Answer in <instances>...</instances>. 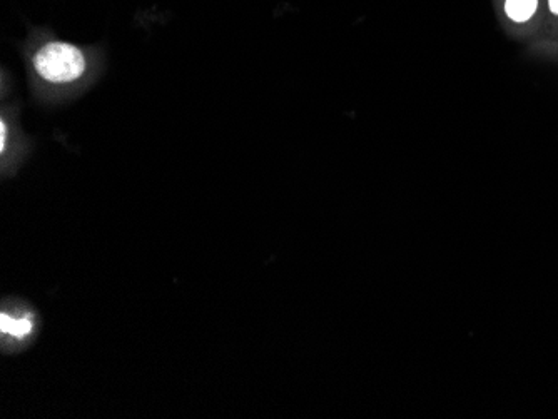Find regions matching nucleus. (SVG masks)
Masks as SVG:
<instances>
[{
	"mask_svg": "<svg viewBox=\"0 0 558 419\" xmlns=\"http://www.w3.org/2000/svg\"><path fill=\"white\" fill-rule=\"evenodd\" d=\"M34 66L46 81L71 82L82 76L86 62L77 47L66 42H51L37 52Z\"/></svg>",
	"mask_w": 558,
	"mask_h": 419,
	"instance_id": "f257e3e1",
	"label": "nucleus"
},
{
	"mask_svg": "<svg viewBox=\"0 0 558 419\" xmlns=\"http://www.w3.org/2000/svg\"><path fill=\"white\" fill-rule=\"evenodd\" d=\"M0 132H2V144H0V147H2V151H4V147H6V139H7V129H6V124H4V122L0 124Z\"/></svg>",
	"mask_w": 558,
	"mask_h": 419,
	"instance_id": "20e7f679",
	"label": "nucleus"
},
{
	"mask_svg": "<svg viewBox=\"0 0 558 419\" xmlns=\"http://www.w3.org/2000/svg\"><path fill=\"white\" fill-rule=\"evenodd\" d=\"M538 0H505V12L513 22H527L537 12Z\"/></svg>",
	"mask_w": 558,
	"mask_h": 419,
	"instance_id": "f03ea898",
	"label": "nucleus"
},
{
	"mask_svg": "<svg viewBox=\"0 0 558 419\" xmlns=\"http://www.w3.org/2000/svg\"><path fill=\"white\" fill-rule=\"evenodd\" d=\"M548 7H550L552 14L558 16V0H548Z\"/></svg>",
	"mask_w": 558,
	"mask_h": 419,
	"instance_id": "39448f33",
	"label": "nucleus"
},
{
	"mask_svg": "<svg viewBox=\"0 0 558 419\" xmlns=\"http://www.w3.org/2000/svg\"><path fill=\"white\" fill-rule=\"evenodd\" d=\"M0 329H2V333L11 334L14 338H26L27 334L32 331L31 319L12 318L9 314H2Z\"/></svg>",
	"mask_w": 558,
	"mask_h": 419,
	"instance_id": "7ed1b4c3",
	"label": "nucleus"
}]
</instances>
